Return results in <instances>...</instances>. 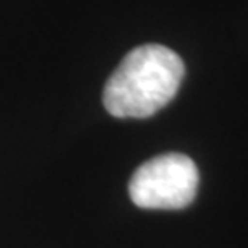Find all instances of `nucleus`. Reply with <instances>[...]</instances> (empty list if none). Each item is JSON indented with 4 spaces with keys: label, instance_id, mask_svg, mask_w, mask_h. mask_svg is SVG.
I'll list each match as a JSON object with an SVG mask.
<instances>
[{
    "label": "nucleus",
    "instance_id": "1",
    "mask_svg": "<svg viewBox=\"0 0 248 248\" xmlns=\"http://www.w3.org/2000/svg\"><path fill=\"white\" fill-rule=\"evenodd\" d=\"M186 66L162 45L134 48L107 79L103 105L114 118H149L177 96Z\"/></svg>",
    "mask_w": 248,
    "mask_h": 248
},
{
    "label": "nucleus",
    "instance_id": "2",
    "mask_svg": "<svg viewBox=\"0 0 248 248\" xmlns=\"http://www.w3.org/2000/svg\"><path fill=\"white\" fill-rule=\"evenodd\" d=\"M199 169L182 153H166L143 162L129 182V197L143 210H182L195 201Z\"/></svg>",
    "mask_w": 248,
    "mask_h": 248
}]
</instances>
